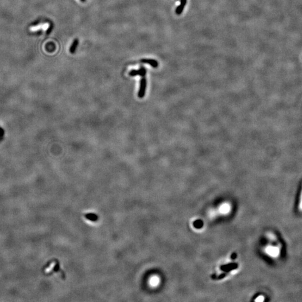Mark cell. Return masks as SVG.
<instances>
[{"mask_svg":"<svg viewBox=\"0 0 302 302\" xmlns=\"http://www.w3.org/2000/svg\"><path fill=\"white\" fill-rule=\"evenodd\" d=\"M80 1H82V2H85V1H86V0H80Z\"/></svg>","mask_w":302,"mask_h":302,"instance_id":"cell-16","label":"cell"},{"mask_svg":"<svg viewBox=\"0 0 302 302\" xmlns=\"http://www.w3.org/2000/svg\"><path fill=\"white\" fill-rule=\"evenodd\" d=\"M140 62L142 63L149 64L152 67H158V62L157 61H156L154 59H141Z\"/></svg>","mask_w":302,"mask_h":302,"instance_id":"cell-5","label":"cell"},{"mask_svg":"<svg viewBox=\"0 0 302 302\" xmlns=\"http://www.w3.org/2000/svg\"><path fill=\"white\" fill-rule=\"evenodd\" d=\"M78 43H79V41H78V39H76L73 41L72 44L71 45V47L69 48V52L71 53L74 54L75 53L76 50L77 49L78 45Z\"/></svg>","mask_w":302,"mask_h":302,"instance_id":"cell-8","label":"cell"},{"mask_svg":"<svg viewBox=\"0 0 302 302\" xmlns=\"http://www.w3.org/2000/svg\"><path fill=\"white\" fill-rule=\"evenodd\" d=\"M221 211L222 213H227L230 210V206L228 204H224L221 207Z\"/></svg>","mask_w":302,"mask_h":302,"instance_id":"cell-9","label":"cell"},{"mask_svg":"<svg viewBox=\"0 0 302 302\" xmlns=\"http://www.w3.org/2000/svg\"><path fill=\"white\" fill-rule=\"evenodd\" d=\"M264 301V297L263 296H260L256 299V302H263Z\"/></svg>","mask_w":302,"mask_h":302,"instance_id":"cell-13","label":"cell"},{"mask_svg":"<svg viewBox=\"0 0 302 302\" xmlns=\"http://www.w3.org/2000/svg\"><path fill=\"white\" fill-rule=\"evenodd\" d=\"M49 25L48 23L40 24L36 26H33V27H30L29 30L30 32H38L39 30L45 31V30H47L49 28Z\"/></svg>","mask_w":302,"mask_h":302,"instance_id":"cell-3","label":"cell"},{"mask_svg":"<svg viewBox=\"0 0 302 302\" xmlns=\"http://www.w3.org/2000/svg\"><path fill=\"white\" fill-rule=\"evenodd\" d=\"M236 256H237L236 253H233V254H232V259H233V258L234 259V258H235L236 257Z\"/></svg>","mask_w":302,"mask_h":302,"instance_id":"cell-15","label":"cell"},{"mask_svg":"<svg viewBox=\"0 0 302 302\" xmlns=\"http://www.w3.org/2000/svg\"><path fill=\"white\" fill-rule=\"evenodd\" d=\"M298 209H299V210L300 212H302V189L301 193V195H300V197H299V204H298Z\"/></svg>","mask_w":302,"mask_h":302,"instance_id":"cell-10","label":"cell"},{"mask_svg":"<svg viewBox=\"0 0 302 302\" xmlns=\"http://www.w3.org/2000/svg\"><path fill=\"white\" fill-rule=\"evenodd\" d=\"M4 131L0 127V140H1L4 137Z\"/></svg>","mask_w":302,"mask_h":302,"instance_id":"cell-12","label":"cell"},{"mask_svg":"<svg viewBox=\"0 0 302 302\" xmlns=\"http://www.w3.org/2000/svg\"><path fill=\"white\" fill-rule=\"evenodd\" d=\"M147 88V80L145 77H142L140 81V90L138 91V96L140 99L144 97L145 94V91Z\"/></svg>","mask_w":302,"mask_h":302,"instance_id":"cell-1","label":"cell"},{"mask_svg":"<svg viewBox=\"0 0 302 302\" xmlns=\"http://www.w3.org/2000/svg\"><path fill=\"white\" fill-rule=\"evenodd\" d=\"M147 73V70L144 67H140V69L136 70V69H132L129 73V75L134 77L136 76H140L141 77H145V75Z\"/></svg>","mask_w":302,"mask_h":302,"instance_id":"cell-2","label":"cell"},{"mask_svg":"<svg viewBox=\"0 0 302 302\" xmlns=\"http://www.w3.org/2000/svg\"><path fill=\"white\" fill-rule=\"evenodd\" d=\"M225 275H226V274H221V275H219V277L218 278V279H222V278H223L224 277H225Z\"/></svg>","mask_w":302,"mask_h":302,"instance_id":"cell-14","label":"cell"},{"mask_svg":"<svg viewBox=\"0 0 302 302\" xmlns=\"http://www.w3.org/2000/svg\"><path fill=\"white\" fill-rule=\"evenodd\" d=\"M267 253L273 257H277L279 255V248L276 247H269L266 249Z\"/></svg>","mask_w":302,"mask_h":302,"instance_id":"cell-4","label":"cell"},{"mask_svg":"<svg viewBox=\"0 0 302 302\" xmlns=\"http://www.w3.org/2000/svg\"><path fill=\"white\" fill-rule=\"evenodd\" d=\"M180 1V5H179L176 9V14L178 15L182 14L187 3V0H181Z\"/></svg>","mask_w":302,"mask_h":302,"instance_id":"cell-6","label":"cell"},{"mask_svg":"<svg viewBox=\"0 0 302 302\" xmlns=\"http://www.w3.org/2000/svg\"><path fill=\"white\" fill-rule=\"evenodd\" d=\"M238 267L237 264H229L221 267V269L225 271H230L232 270H234Z\"/></svg>","mask_w":302,"mask_h":302,"instance_id":"cell-7","label":"cell"},{"mask_svg":"<svg viewBox=\"0 0 302 302\" xmlns=\"http://www.w3.org/2000/svg\"><path fill=\"white\" fill-rule=\"evenodd\" d=\"M195 223H196V225H195V226L196 227H197V228H200V227H202V225H203V222H202V221H196Z\"/></svg>","mask_w":302,"mask_h":302,"instance_id":"cell-11","label":"cell"}]
</instances>
